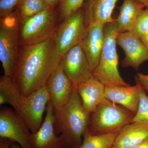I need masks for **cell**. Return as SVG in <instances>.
<instances>
[{"label": "cell", "mask_w": 148, "mask_h": 148, "mask_svg": "<svg viewBox=\"0 0 148 148\" xmlns=\"http://www.w3.org/2000/svg\"><path fill=\"white\" fill-rule=\"evenodd\" d=\"M118 133L92 135L88 130L83 135V142L79 148H109L113 146Z\"/></svg>", "instance_id": "7402d4cb"}, {"label": "cell", "mask_w": 148, "mask_h": 148, "mask_svg": "<svg viewBox=\"0 0 148 148\" xmlns=\"http://www.w3.org/2000/svg\"><path fill=\"white\" fill-rule=\"evenodd\" d=\"M46 112L45 119L39 129L30 135L31 148H64L62 138L56 135L55 132L53 108L50 101L47 106Z\"/></svg>", "instance_id": "7c38bea8"}, {"label": "cell", "mask_w": 148, "mask_h": 148, "mask_svg": "<svg viewBox=\"0 0 148 148\" xmlns=\"http://www.w3.org/2000/svg\"><path fill=\"white\" fill-rule=\"evenodd\" d=\"M79 147H75L74 148H79ZM10 148H22L20 147L19 145H17V144H15L14 142H13L12 143L11 145L10 146Z\"/></svg>", "instance_id": "1f68e13d"}, {"label": "cell", "mask_w": 148, "mask_h": 148, "mask_svg": "<svg viewBox=\"0 0 148 148\" xmlns=\"http://www.w3.org/2000/svg\"><path fill=\"white\" fill-rule=\"evenodd\" d=\"M132 148H148V138Z\"/></svg>", "instance_id": "f546056e"}, {"label": "cell", "mask_w": 148, "mask_h": 148, "mask_svg": "<svg viewBox=\"0 0 148 148\" xmlns=\"http://www.w3.org/2000/svg\"><path fill=\"white\" fill-rule=\"evenodd\" d=\"M135 115L106 98L90 115L89 132L92 135L119 132L132 123Z\"/></svg>", "instance_id": "5b68a950"}, {"label": "cell", "mask_w": 148, "mask_h": 148, "mask_svg": "<svg viewBox=\"0 0 148 148\" xmlns=\"http://www.w3.org/2000/svg\"><path fill=\"white\" fill-rule=\"evenodd\" d=\"M141 39L148 50V35L142 38Z\"/></svg>", "instance_id": "4dcf8cb0"}, {"label": "cell", "mask_w": 148, "mask_h": 148, "mask_svg": "<svg viewBox=\"0 0 148 148\" xmlns=\"http://www.w3.org/2000/svg\"><path fill=\"white\" fill-rule=\"evenodd\" d=\"M104 27V24L100 22L88 24L85 36L80 43L92 73L98 66L103 50L105 40Z\"/></svg>", "instance_id": "4fadbf2b"}, {"label": "cell", "mask_w": 148, "mask_h": 148, "mask_svg": "<svg viewBox=\"0 0 148 148\" xmlns=\"http://www.w3.org/2000/svg\"><path fill=\"white\" fill-rule=\"evenodd\" d=\"M105 86L100 81L92 77L76 89L80 97L84 108L90 115L106 98Z\"/></svg>", "instance_id": "e0dca14e"}, {"label": "cell", "mask_w": 148, "mask_h": 148, "mask_svg": "<svg viewBox=\"0 0 148 148\" xmlns=\"http://www.w3.org/2000/svg\"><path fill=\"white\" fill-rule=\"evenodd\" d=\"M135 81L141 86L146 92H148V75L139 73L136 75Z\"/></svg>", "instance_id": "4316f807"}, {"label": "cell", "mask_w": 148, "mask_h": 148, "mask_svg": "<svg viewBox=\"0 0 148 148\" xmlns=\"http://www.w3.org/2000/svg\"><path fill=\"white\" fill-rule=\"evenodd\" d=\"M85 0H60L57 7L58 18L64 20L82 6Z\"/></svg>", "instance_id": "603a6c76"}, {"label": "cell", "mask_w": 148, "mask_h": 148, "mask_svg": "<svg viewBox=\"0 0 148 148\" xmlns=\"http://www.w3.org/2000/svg\"><path fill=\"white\" fill-rule=\"evenodd\" d=\"M118 0H85L82 7L86 26L94 22L106 24L115 19L112 13Z\"/></svg>", "instance_id": "2e32d148"}, {"label": "cell", "mask_w": 148, "mask_h": 148, "mask_svg": "<svg viewBox=\"0 0 148 148\" xmlns=\"http://www.w3.org/2000/svg\"><path fill=\"white\" fill-rule=\"evenodd\" d=\"M148 138V123L132 122L118 133L113 146L132 148Z\"/></svg>", "instance_id": "ac0fdd59"}, {"label": "cell", "mask_w": 148, "mask_h": 148, "mask_svg": "<svg viewBox=\"0 0 148 148\" xmlns=\"http://www.w3.org/2000/svg\"><path fill=\"white\" fill-rule=\"evenodd\" d=\"M60 61L53 35L40 43L20 46L12 79L21 95L27 96L45 86Z\"/></svg>", "instance_id": "6da1fadb"}, {"label": "cell", "mask_w": 148, "mask_h": 148, "mask_svg": "<svg viewBox=\"0 0 148 148\" xmlns=\"http://www.w3.org/2000/svg\"><path fill=\"white\" fill-rule=\"evenodd\" d=\"M142 3L145 6L146 8L148 9V0H136Z\"/></svg>", "instance_id": "d6a6232c"}, {"label": "cell", "mask_w": 148, "mask_h": 148, "mask_svg": "<svg viewBox=\"0 0 148 148\" xmlns=\"http://www.w3.org/2000/svg\"><path fill=\"white\" fill-rule=\"evenodd\" d=\"M50 101L46 86L27 96L22 95L18 114L24 120L31 133L36 132L42 123V116Z\"/></svg>", "instance_id": "ba28073f"}, {"label": "cell", "mask_w": 148, "mask_h": 148, "mask_svg": "<svg viewBox=\"0 0 148 148\" xmlns=\"http://www.w3.org/2000/svg\"><path fill=\"white\" fill-rule=\"evenodd\" d=\"M30 130L24 120L14 110L7 107L0 110V136L16 142L22 148H31Z\"/></svg>", "instance_id": "30bf717a"}, {"label": "cell", "mask_w": 148, "mask_h": 148, "mask_svg": "<svg viewBox=\"0 0 148 148\" xmlns=\"http://www.w3.org/2000/svg\"><path fill=\"white\" fill-rule=\"evenodd\" d=\"M145 8V5L136 0H123L119 8V14L115 19L118 33L130 32L139 14Z\"/></svg>", "instance_id": "d6986e66"}, {"label": "cell", "mask_w": 148, "mask_h": 148, "mask_svg": "<svg viewBox=\"0 0 148 148\" xmlns=\"http://www.w3.org/2000/svg\"><path fill=\"white\" fill-rule=\"evenodd\" d=\"M43 1L50 8H57L60 0H43Z\"/></svg>", "instance_id": "f1b7e54d"}, {"label": "cell", "mask_w": 148, "mask_h": 148, "mask_svg": "<svg viewBox=\"0 0 148 148\" xmlns=\"http://www.w3.org/2000/svg\"><path fill=\"white\" fill-rule=\"evenodd\" d=\"M50 8L43 0H20L14 12L20 24L42 11Z\"/></svg>", "instance_id": "44dd1931"}, {"label": "cell", "mask_w": 148, "mask_h": 148, "mask_svg": "<svg viewBox=\"0 0 148 148\" xmlns=\"http://www.w3.org/2000/svg\"><path fill=\"white\" fill-rule=\"evenodd\" d=\"M60 64L74 89L93 77L87 58L80 44L72 47L60 59Z\"/></svg>", "instance_id": "9c48e42d"}, {"label": "cell", "mask_w": 148, "mask_h": 148, "mask_svg": "<svg viewBox=\"0 0 148 148\" xmlns=\"http://www.w3.org/2000/svg\"><path fill=\"white\" fill-rule=\"evenodd\" d=\"M109 148H116L115 147H114V146H112V147H110Z\"/></svg>", "instance_id": "836d02e7"}, {"label": "cell", "mask_w": 148, "mask_h": 148, "mask_svg": "<svg viewBox=\"0 0 148 148\" xmlns=\"http://www.w3.org/2000/svg\"><path fill=\"white\" fill-rule=\"evenodd\" d=\"M12 143L13 142L9 139L1 138L0 140V148H10Z\"/></svg>", "instance_id": "83f0119b"}, {"label": "cell", "mask_w": 148, "mask_h": 148, "mask_svg": "<svg viewBox=\"0 0 148 148\" xmlns=\"http://www.w3.org/2000/svg\"><path fill=\"white\" fill-rule=\"evenodd\" d=\"M132 122L148 123V96L147 92L141 86L138 111Z\"/></svg>", "instance_id": "d4e9b609"}, {"label": "cell", "mask_w": 148, "mask_h": 148, "mask_svg": "<svg viewBox=\"0 0 148 148\" xmlns=\"http://www.w3.org/2000/svg\"><path fill=\"white\" fill-rule=\"evenodd\" d=\"M140 88L137 82L134 86H106L105 95L106 98L135 114L140 102Z\"/></svg>", "instance_id": "9a60e30c"}, {"label": "cell", "mask_w": 148, "mask_h": 148, "mask_svg": "<svg viewBox=\"0 0 148 148\" xmlns=\"http://www.w3.org/2000/svg\"><path fill=\"white\" fill-rule=\"evenodd\" d=\"M53 108L66 105L71 97L74 88L60 64L46 84Z\"/></svg>", "instance_id": "5bb4252c"}, {"label": "cell", "mask_w": 148, "mask_h": 148, "mask_svg": "<svg viewBox=\"0 0 148 148\" xmlns=\"http://www.w3.org/2000/svg\"><path fill=\"white\" fill-rule=\"evenodd\" d=\"M114 21L104 25V45L98 66L92 73L93 77L105 86H129L130 85L123 80L118 70L116 48L118 32Z\"/></svg>", "instance_id": "3957f363"}, {"label": "cell", "mask_w": 148, "mask_h": 148, "mask_svg": "<svg viewBox=\"0 0 148 148\" xmlns=\"http://www.w3.org/2000/svg\"><path fill=\"white\" fill-rule=\"evenodd\" d=\"M56 133L61 134L64 148L80 147L82 137L89 130L90 115L85 110L82 102L76 89L66 105L53 108Z\"/></svg>", "instance_id": "7a4b0ae2"}, {"label": "cell", "mask_w": 148, "mask_h": 148, "mask_svg": "<svg viewBox=\"0 0 148 148\" xmlns=\"http://www.w3.org/2000/svg\"><path fill=\"white\" fill-rule=\"evenodd\" d=\"M116 42L125 54V57L121 61L123 67H132L138 71L141 64L148 61L147 47L140 38L131 32L118 33Z\"/></svg>", "instance_id": "8fae6325"}, {"label": "cell", "mask_w": 148, "mask_h": 148, "mask_svg": "<svg viewBox=\"0 0 148 148\" xmlns=\"http://www.w3.org/2000/svg\"><path fill=\"white\" fill-rule=\"evenodd\" d=\"M20 0H0V18L13 12Z\"/></svg>", "instance_id": "484cf974"}, {"label": "cell", "mask_w": 148, "mask_h": 148, "mask_svg": "<svg viewBox=\"0 0 148 148\" xmlns=\"http://www.w3.org/2000/svg\"><path fill=\"white\" fill-rule=\"evenodd\" d=\"M58 18L57 8H48L20 24V46L37 44L49 38L57 28Z\"/></svg>", "instance_id": "8992f818"}, {"label": "cell", "mask_w": 148, "mask_h": 148, "mask_svg": "<svg viewBox=\"0 0 148 148\" xmlns=\"http://www.w3.org/2000/svg\"><path fill=\"white\" fill-rule=\"evenodd\" d=\"M20 26L14 11L0 19V60L4 75L12 79L19 56Z\"/></svg>", "instance_id": "277c9868"}, {"label": "cell", "mask_w": 148, "mask_h": 148, "mask_svg": "<svg viewBox=\"0 0 148 148\" xmlns=\"http://www.w3.org/2000/svg\"><path fill=\"white\" fill-rule=\"evenodd\" d=\"M87 27L82 6L63 20L53 35L56 51L60 59L72 47L81 42Z\"/></svg>", "instance_id": "52a82bcc"}, {"label": "cell", "mask_w": 148, "mask_h": 148, "mask_svg": "<svg viewBox=\"0 0 148 148\" xmlns=\"http://www.w3.org/2000/svg\"><path fill=\"white\" fill-rule=\"evenodd\" d=\"M22 95L18 90L13 79L3 76L0 79V105L8 104L12 106L18 114Z\"/></svg>", "instance_id": "ffe728a7"}, {"label": "cell", "mask_w": 148, "mask_h": 148, "mask_svg": "<svg viewBox=\"0 0 148 148\" xmlns=\"http://www.w3.org/2000/svg\"><path fill=\"white\" fill-rule=\"evenodd\" d=\"M140 39L148 35V9L140 12L130 32Z\"/></svg>", "instance_id": "cb8c5ba5"}]
</instances>
